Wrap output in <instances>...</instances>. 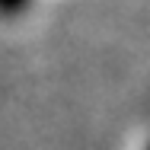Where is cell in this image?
I'll return each mask as SVG.
<instances>
[{"instance_id": "7a4b0ae2", "label": "cell", "mask_w": 150, "mask_h": 150, "mask_svg": "<svg viewBox=\"0 0 150 150\" xmlns=\"http://www.w3.org/2000/svg\"><path fill=\"white\" fill-rule=\"evenodd\" d=\"M144 150H150V141H147V147H144Z\"/></svg>"}, {"instance_id": "6da1fadb", "label": "cell", "mask_w": 150, "mask_h": 150, "mask_svg": "<svg viewBox=\"0 0 150 150\" xmlns=\"http://www.w3.org/2000/svg\"><path fill=\"white\" fill-rule=\"evenodd\" d=\"M32 6V0H0V19H19V16H26Z\"/></svg>"}]
</instances>
